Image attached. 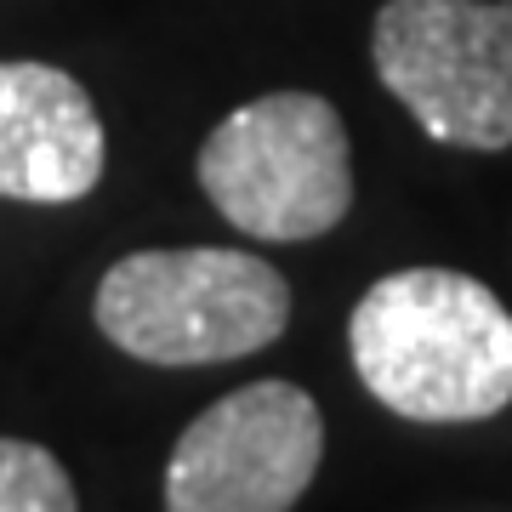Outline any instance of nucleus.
<instances>
[{
	"mask_svg": "<svg viewBox=\"0 0 512 512\" xmlns=\"http://www.w3.org/2000/svg\"><path fill=\"white\" fill-rule=\"evenodd\" d=\"M200 188L251 239L296 245L330 234L353 205L342 114L313 92L256 97L205 137Z\"/></svg>",
	"mask_w": 512,
	"mask_h": 512,
	"instance_id": "nucleus-3",
	"label": "nucleus"
},
{
	"mask_svg": "<svg viewBox=\"0 0 512 512\" xmlns=\"http://www.w3.org/2000/svg\"><path fill=\"white\" fill-rule=\"evenodd\" d=\"M325 416L296 382H251L183 427L165 512H291L319 473Z\"/></svg>",
	"mask_w": 512,
	"mask_h": 512,
	"instance_id": "nucleus-5",
	"label": "nucleus"
},
{
	"mask_svg": "<svg viewBox=\"0 0 512 512\" xmlns=\"http://www.w3.org/2000/svg\"><path fill=\"white\" fill-rule=\"evenodd\" d=\"M0 512H80L63 461L29 439H0Z\"/></svg>",
	"mask_w": 512,
	"mask_h": 512,
	"instance_id": "nucleus-7",
	"label": "nucleus"
},
{
	"mask_svg": "<svg viewBox=\"0 0 512 512\" xmlns=\"http://www.w3.org/2000/svg\"><path fill=\"white\" fill-rule=\"evenodd\" d=\"M103 177L92 92L52 63H0V200L69 205Z\"/></svg>",
	"mask_w": 512,
	"mask_h": 512,
	"instance_id": "nucleus-6",
	"label": "nucleus"
},
{
	"mask_svg": "<svg viewBox=\"0 0 512 512\" xmlns=\"http://www.w3.org/2000/svg\"><path fill=\"white\" fill-rule=\"evenodd\" d=\"M353 370L404 421H484L512 404V313L456 268L376 279L348 319Z\"/></svg>",
	"mask_w": 512,
	"mask_h": 512,
	"instance_id": "nucleus-1",
	"label": "nucleus"
},
{
	"mask_svg": "<svg viewBox=\"0 0 512 512\" xmlns=\"http://www.w3.org/2000/svg\"><path fill=\"white\" fill-rule=\"evenodd\" d=\"M370 57L433 143H512V0H382Z\"/></svg>",
	"mask_w": 512,
	"mask_h": 512,
	"instance_id": "nucleus-4",
	"label": "nucleus"
},
{
	"mask_svg": "<svg viewBox=\"0 0 512 512\" xmlns=\"http://www.w3.org/2000/svg\"><path fill=\"white\" fill-rule=\"evenodd\" d=\"M285 325L291 285L251 251H131L97 285V330L143 365L245 359L279 342Z\"/></svg>",
	"mask_w": 512,
	"mask_h": 512,
	"instance_id": "nucleus-2",
	"label": "nucleus"
}]
</instances>
